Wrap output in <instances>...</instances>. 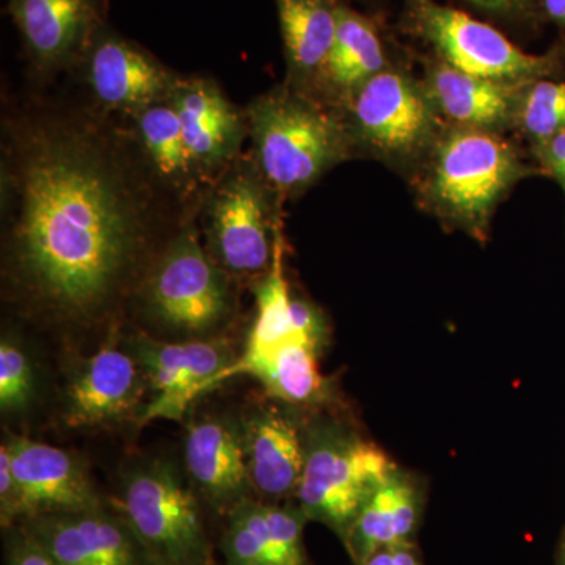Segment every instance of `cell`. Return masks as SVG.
Masks as SVG:
<instances>
[{
  "instance_id": "obj_30",
  "label": "cell",
  "mask_w": 565,
  "mask_h": 565,
  "mask_svg": "<svg viewBox=\"0 0 565 565\" xmlns=\"http://www.w3.org/2000/svg\"><path fill=\"white\" fill-rule=\"evenodd\" d=\"M471 10L508 28H526L541 21V0H460Z\"/></svg>"
},
{
  "instance_id": "obj_29",
  "label": "cell",
  "mask_w": 565,
  "mask_h": 565,
  "mask_svg": "<svg viewBox=\"0 0 565 565\" xmlns=\"http://www.w3.org/2000/svg\"><path fill=\"white\" fill-rule=\"evenodd\" d=\"M35 377L31 362L20 345L3 338L0 343V408L3 414H17L31 405Z\"/></svg>"
},
{
  "instance_id": "obj_11",
  "label": "cell",
  "mask_w": 565,
  "mask_h": 565,
  "mask_svg": "<svg viewBox=\"0 0 565 565\" xmlns=\"http://www.w3.org/2000/svg\"><path fill=\"white\" fill-rule=\"evenodd\" d=\"M7 445L20 519L102 509L90 478L68 452L29 438H13Z\"/></svg>"
},
{
  "instance_id": "obj_16",
  "label": "cell",
  "mask_w": 565,
  "mask_h": 565,
  "mask_svg": "<svg viewBox=\"0 0 565 565\" xmlns=\"http://www.w3.org/2000/svg\"><path fill=\"white\" fill-rule=\"evenodd\" d=\"M252 490L269 500L296 497L305 467V438L294 418L274 405L256 408L243 423Z\"/></svg>"
},
{
  "instance_id": "obj_17",
  "label": "cell",
  "mask_w": 565,
  "mask_h": 565,
  "mask_svg": "<svg viewBox=\"0 0 565 565\" xmlns=\"http://www.w3.org/2000/svg\"><path fill=\"white\" fill-rule=\"evenodd\" d=\"M167 99L177 110L200 172L217 169L239 150L244 121L214 84L200 79L174 82Z\"/></svg>"
},
{
  "instance_id": "obj_19",
  "label": "cell",
  "mask_w": 565,
  "mask_h": 565,
  "mask_svg": "<svg viewBox=\"0 0 565 565\" xmlns=\"http://www.w3.org/2000/svg\"><path fill=\"white\" fill-rule=\"evenodd\" d=\"M88 79L99 102L132 111L169 98L174 85L159 63L120 39L103 40L95 47Z\"/></svg>"
},
{
  "instance_id": "obj_34",
  "label": "cell",
  "mask_w": 565,
  "mask_h": 565,
  "mask_svg": "<svg viewBox=\"0 0 565 565\" xmlns=\"http://www.w3.org/2000/svg\"><path fill=\"white\" fill-rule=\"evenodd\" d=\"M360 565H424V563L422 553L415 544H404L381 550Z\"/></svg>"
},
{
  "instance_id": "obj_18",
  "label": "cell",
  "mask_w": 565,
  "mask_h": 565,
  "mask_svg": "<svg viewBox=\"0 0 565 565\" xmlns=\"http://www.w3.org/2000/svg\"><path fill=\"white\" fill-rule=\"evenodd\" d=\"M393 63L377 24L341 3L337 36L315 96L341 109L353 93Z\"/></svg>"
},
{
  "instance_id": "obj_6",
  "label": "cell",
  "mask_w": 565,
  "mask_h": 565,
  "mask_svg": "<svg viewBox=\"0 0 565 565\" xmlns=\"http://www.w3.org/2000/svg\"><path fill=\"white\" fill-rule=\"evenodd\" d=\"M121 514L151 565H214L199 500L172 465L134 470L122 489Z\"/></svg>"
},
{
  "instance_id": "obj_2",
  "label": "cell",
  "mask_w": 565,
  "mask_h": 565,
  "mask_svg": "<svg viewBox=\"0 0 565 565\" xmlns=\"http://www.w3.org/2000/svg\"><path fill=\"white\" fill-rule=\"evenodd\" d=\"M541 174L511 134L445 126L407 181L424 214L486 244L500 204L520 182Z\"/></svg>"
},
{
  "instance_id": "obj_9",
  "label": "cell",
  "mask_w": 565,
  "mask_h": 565,
  "mask_svg": "<svg viewBox=\"0 0 565 565\" xmlns=\"http://www.w3.org/2000/svg\"><path fill=\"white\" fill-rule=\"evenodd\" d=\"M148 302L163 323L185 333H204L228 313L222 273L204 253L195 233L170 244L148 281Z\"/></svg>"
},
{
  "instance_id": "obj_8",
  "label": "cell",
  "mask_w": 565,
  "mask_h": 565,
  "mask_svg": "<svg viewBox=\"0 0 565 565\" xmlns=\"http://www.w3.org/2000/svg\"><path fill=\"white\" fill-rule=\"evenodd\" d=\"M273 189L256 167L230 173L212 193L207 236L215 262L236 275H263L274 258L281 228Z\"/></svg>"
},
{
  "instance_id": "obj_25",
  "label": "cell",
  "mask_w": 565,
  "mask_h": 565,
  "mask_svg": "<svg viewBox=\"0 0 565 565\" xmlns=\"http://www.w3.org/2000/svg\"><path fill=\"white\" fill-rule=\"evenodd\" d=\"M137 129L148 159L162 180L184 188L200 173L185 143L180 118L169 99L137 111Z\"/></svg>"
},
{
  "instance_id": "obj_1",
  "label": "cell",
  "mask_w": 565,
  "mask_h": 565,
  "mask_svg": "<svg viewBox=\"0 0 565 565\" xmlns=\"http://www.w3.org/2000/svg\"><path fill=\"white\" fill-rule=\"evenodd\" d=\"M17 273L58 313L95 315L114 296L143 237L139 196L102 143L54 129L33 137L18 170Z\"/></svg>"
},
{
  "instance_id": "obj_15",
  "label": "cell",
  "mask_w": 565,
  "mask_h": 565,
  "mask_svg": "<svg viewBox=\"0 0 565 565\" xmlns=\"http://www.w3.org/2000/svg\"><path fill=\"white\" fill-rule=\"evenodd\" d=\"M185 468L196 489L218 511L232 512L252 486L245 460L243 423L210 416L192 423L185 437Z\"/></svg>"
},
{
  "instance_id": "obj_27",
  "label": "cell",
  "mask_w": 565,
  "mask_h": 565,
  "mask_svg": "<svg viewBox=\"0 0 565 565\" xmlns=\"http://www.w3.org/2000/svg\"><path fill=\"white\" fill-rule=\"evenodd\" d=\"M565 131V82L539 79L526 85L520 103L515 132L541 143Z\"/></svg>"
},
{
  "instance_id": "obj_32",
  "label": "cell",
  "mask_w": 565,
  "mask_h": 565,
  "mask_svg": "<svg viewBox=\"0 0 565 565\" xmlns=\"http://www.w3.org/2000/svg\"><path fill=\"white\" fill-rule=\"evenodd\" d=\"M0 519L2 526L9 527L20 519L18 515V490L14 482L13 463L9 445L0 448Z\"/></svg>"
},
{
  "instance_id": "obj_28",
  "label": "cell",
  "mask_w": 565,
  "mask_h": 565,
  "mask_svg": "<svg viewBox=\"0 0 565 565\" xmlns=\"http://www.w3.org/2000/svg\"><path fill=\"white\" fill-rule=\"evenodd\" d=\"M264 505L274 565H310L303 544V527L308 519L300 505Z\"/></svg>"
},
{
  "instance_id": "obj_24",
  "label": "cell",
  "mask_w": 565,
  "mask_h": 565,
  "mask_svg": "<svg viewBox=\"0 0 565 565\" xmlns=\"http://www.w3.org/2000/svg\"><path fill=\"white\" fill-rule=\"evenodd\" d=\"M285 250V236L280 228L275 237L273 264L256 286V318L244 353H266L288 341L302 340L292 322V294L286 281Z\"/></svg>"
},
{
  "instance_id": "obj_35",
  "label": "cell",
  "mask_w": 565,
  "mask_h": 565,
  "mask_svg": "<svg viewBox=\"0 0 565 565\" xmlns=\"http://www.w3.org/2000/svg\"><path fill=\"white\" fill-rule=\"evenodd\" d=\"M541 17L565 29V0H541Z\"/></svg>"
},
{
  "instance_id": "obj_3",
  "label": "cell",
  "mask_w": 565,
  "mask_h": 565,
  "mask_svg": "<svg viewBox=\"0 0 565 565\" xmlns=\"http://www.w3.org/2000/svg\"><path fill=\"white\" fill-rule=\"evenodd\" d=\"M247 121L255 167L278 200L300 195L359 158L343 111L291 82L259 96Z\"/></svg>"
},
{
  "instance_id": "obj_21",
  "label": "cell",
  "mask_w": 565,
  "mask_h": 565,
  "mask_svg": "<svg viewBox=\"0 0 565 565\" xmlns=\"http://www.w3.org/2000/svg\"><path fill=\"white\" fill-rule=\"evenodd\" d=\"M11 17L40 65L68 62L96 21V0H11Z\"/></svg>"
},
{
  "instance_id": "obj_4",
  "label": "cell",
  "mask_w": 565,
  "mask_h": 565,
  "mask_svg": "<svg viewBox=\"0 0 565 565\" xmlns=\"http://www.w3.org/2000/svg\"><path fill=\"white\" fill-rule=\"evenodd\" d=\"M359 158L384 163L408 180L445 129L422 76L394 62L340 109Z\"/></svg>"
},
{
  "instance_id": "obj_14",
  "label": "cell",
  "mask_w": 565,
  "mask_h": 565,
  "mask_svg": "<svg viewBox=\"0 0 565 565\" xmlns=\"http://www.w3.org/2000/svg\"><path fill=\"white\" fill-rule=\"evenodd\" d=\"M139 366L134 356L111 344L82 360L66 388V423L95 427L132 414L143 393Z\"/></svg>"
},
{
  "instance_id": "obj_36",
  "label": "cell",
  "mask_w": 565,
  "mask_h": 565,
  "mask_svg": "<svg viewBox=\"0 0 565 565\" xmlns=\"http://www.w3.org/2000/svg\"><path fill=\"white\" fill-rule=\"evenodd\" d=\"M557 565H565V534L563 544H561L559 555H557Z\"/></svg>"
},
{
  "instance_id": "obj_20",
  "label": "cell",
  "mask_w": 565,
  "mask_h": 565,
  "mask_svg": "<svg viewBox=\"0 0 565 565\" xmlns=\"http://www.w3.org/2000/svg\"><path fill=\"white\" fill-rule=\"evenodd\" d=\"M422 508L416 487L394 470L367 498L343 539L353 564H362L381 550L415 544Z\"/></svg>"
},
{
  "instance_id": "obj_13",
  "label": "cell",
  "mask_w": 565,
  "mask_h": 565,
  "mask_svg": "<svg viewBox=\"0 0 565 565\" xmlns=\"http://www.w3.org/2000/svg\"><path fill=\"white\" fill-rule=\"evenodd\" d=\"M25 530L61 565H151L125 520L103 509L35 516Z\"/></svg>"
},
{
  "instance_id": "obj_22",
  "label": "cell",
  "mask_w": 565,
  "mask_h": 565,
  "mask_svg": "<svg viewBox=\"0 0 565 565\" xmlns=\"http://www.w3.org/2000/svg\"><path fill=\"white\" fill-rule=\"evenodd\" d=\"M289 82L313 93L332 51L338 29V0H275Z\"/></svg>"
},
{
  "instance_id": "obj_33",
  "label": "cell",
  "mask_w": 565,
  "mask_h": 565,
  "mask_svg": "<svg viewBox=\"0 0 565 565\" xmlns=\"http://www.w3.org/2000/svg\"><path fill=\"white\" fill-rule=\"evenodd\" d=\"M7 565H61L28 530L14 535Z\"/></svg>"
},
{
  "instance_id": "obj_10",
  "label": "cell",
  "mask_w": 565,
  "mask_h": 565,
  "mask_svg": "<svg viewBox=\"0 0 565 565\" xmlns=\"http://www.w3.org/2000/svg\"><path fill=\"white\" fill-rule=\"evenodd\" d=\"M134 355L156 393L141 412L140 424L180 419L196 396L215 388V377L234 360L222 343H163L150 337L134 340Z\"/></svg>"
},
{
  "instance_id": "obj_12",
  "label": "cell",
  "mask_w": 565,
  "mask_h": 565,
  "mask_svg": "<svg viewBox=\"0 0 565 565\" xmlns=\"http://www.w3.org/2000/svg\"><path fill=\"white\" fill-rule=\"evenodd\" d=\"M422 79L445 126L500 134L515 132L523 92L531 84L473 76L435 57L424 58Z\"/></svg>"
},
{
  "instance_id": "obj_7",
  "label": "cell",
  "mask_w": 565,
  "mask_h": 565,
  "mask_svg": "<svg viewBox=\"0 0 565 565\" xmlns=\"http://www.w3.org/2000/svg\"><path fill=\"white\" fill-rule=\"evenodd\" d=\"M396 470L379 446L340 429H321L305 441L296 498L308 520L343 541L360 509Z\"/></svg>"
},
{
  "instance_id": "obj_23",
  "label": "cell",
  "mask_w": 565,
  "mask_h": 565,
  "mask_svg": "<svg viewBox=\"0 0 565 565\" xmlns=\"http://www.w3.org/2000/svg\"><path fill=\"white\" fill-rule=\"evenodd\" d=\"M318 351L307 341L291 340L275 351L243 353L215 377L214 386L237 375H252L269 396L282 403H319L326 394V381L319 371Z\"/></svg>"
},
{
  "instance_id": "obj_31",
  "label": "cell",
  "mask_w": 565,
  "mask_h": 565,
  "mask_svg": "<svg viewBox=\"0 0 565 565\" xmlns=\"http://www.w3.org/2000/svg\"><path fill=\"white\" fill-rule=\"evenodd\" d=\"M530 152L542 173L553 178L565 196V131L541 143L531 145Z\"/></svg>"
},
{
  "instance_id": "obj_5",
  "label": "cell",
  "mask_w": 565,
  "mask_h": 565,
  "mask_svg": "<svg viewBox=\"0 0 565 565\" xmlns=\"http://www.w3.org/2000/svg\"><path fill=\"white\" fill-rule=\"evenodd\" d=\"M403 25L433 57L473 76L527 84L557 79L564 70L563 50L531 54L490 22L437 0H404Z\"/></svg>"
},
{
  "instance_id": "obj_26",
  "label": "cell",
  "mask_w": 565,
  "mask_h": 565,
  "mask_svg": "<svg viewBox=\"0 0 565 565\" xmlns=\"http://www.w3.org/2000/svg\"><path fill=\"white\" fill-rule=\"evenodd\" d=\"M226 565H274L266 505L250 498L230 512L222 542Z\"/></svg>"
}]
</instances>
